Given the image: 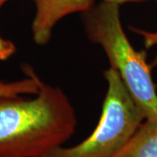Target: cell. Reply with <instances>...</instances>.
Here are the masks:
<instances>
[{
  "label": "cell",
  "instance_id": "cell-1",
  "mask_svg": "<svg viewBox=\"0 0 157 157\" xmlns=\"http://www.w3.org/2000/svg\"><path fill=\"white\" fill-rule=\"evenodd\" d=\"M75 109L59 86H39L33 99L0 98V157H45L74 134Z\"/></svg>",
  "mask_w": 157,
  "mask_h": 157
},
{
  "label": "cell",
  "instance_id": "cell-2",
  "mask_svg": "<svg viewBox=\"0 0 157 157\" xmlns=\"http://www.w3.org/2000/svg\"><path fill=\"white\" fill-rule=\"evenodd\" d=\"M85 32L92 43L101 45L110 67L121 78L146 119L157 117L156 86L145 51H136L124 33L120 6L101 1L82 13Z\"/></svg>",
  "mask_w": 157,
  "mask_h": 157
},
{
  "label": "cell",
  "instance_id": "cell-3",
  "mask_svg": "<svg viewBox=\"0 0 157 157\" xmlns=\"http://www.w3.org/2000/svg\"><path fill=\"white\" fill-rule=\"evenodd\" d=\"M103 75L107 91L95 129L80 143L59 147L45 157H113L145 121L117 72L109 67Z\"/></svg>",
  "mask_w": 157,
  "mask_h": 157
},
{
  "label": "cell",
  "instance_id": "cell-4",
  "mask_svg": "<svg viewBox=\"0 0 157 157\" xmlns=\"http://www.w3.org/2000/svg\"><path fill=\"white\" fill-rule=\"evenodd\" d=\"M36 11L32 24L33 39L38 45H45L58 22L76 12L83 13L95 5V0H34Z\"/></svg>",
  "mask_w": 157,
  "mask_h": 157
},
{
  "label": "cell",
  "instance_id": "cell-5",
  "mask_svg": "<svg viewBox=\"0 0 157 157\" xmlns=\"http://www.w3.org/2000/svg\"><path fill=\"white\" fill-rule=\"evenodd\" d=\"M113 157H157V117L146 119Z\"/></svg>",
  "mask_w": 157,
  "mask_h": 157
},
{
  "label": "cell",
  "instance_id": "cell-6",
  "mask_svg": "<svg viewBox=\"0 0 157 157\" xmlns=\"http://www.w3.org/2000/svg\"><path fill=\"white\" fill-rule=\"evenodd\" d=\"M23 70L26 76L25 78L13 82L0 81V98L23 94H37L42 80L29 65H25Z\"/></svg>",
  "mask_w": 157,
  "mask_h": 157
},
{
  "label": "cell",
  "instance_id": "cell-7",
  "mask_svg": "<svg viewBox=\"0 0 157 157\" xmlns=\"http://www.w3.org/2000/svg\"><path fill=\"white\" fill-rule=\"evenodd\" d=\"M131 31L140 35L143 39V43L147 49H149L153 46L157 45V32H148L146 30H141V29H137L135 27H130ZM151 68L156 67H157V54L155 56L153 61L150 64Z\"/></svg>",
  "mask_w": 157,
  "mask_h": 157
},
{
  "label": "cell",
  "instance_id": "cell-8",
  "mask_svg": "<svg viewBox=\"0 0 157 157\" xmlns=\"http://www.w3.org/2000/svg\"><path fill=\"white\" fill-rule=\"evenodd\" d=\"M16 52V46L13 42L3 39L0 36V61L7 60Z\"/></svg>",
  "mask_w": 157,
  "mask_h": 157
},
{
  "label": "cell",
  "instance_id": "cell-9",
  "mask_svg": "<svg viewBox=\"0 0 157 157\" xmlns=\"http://www.w3.org/2000/svg\"><path fill=\"white\" fill-rule=\"evenodd\" d=\"M107 3H111V4H115L118 6H121L126 3H131V2H143V1H149V0H102ZM157 1V0H154Z\"/></svg>",
  "mask_w": 157,
  "mask_h": 157
},
{
  "label": "cell",
  "instance_id": "cell-10",
  "mask_svg": "<svg viewBox=\"0 0 157 157\" xmlns=\"http://www.w3.org/2000/svg\"><path fill=\"white\" fill-rule=\"evenodd\" d=\"M8 1H10V0H0V9H1V7L4 6V4H6V2H8ZM32 1H34V0H32Z\"/></svg>",
  "mask_w": 157,
  "mask_h": 157
}]
</instances>
